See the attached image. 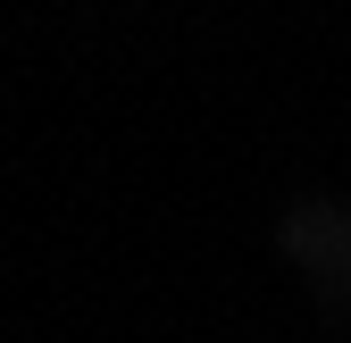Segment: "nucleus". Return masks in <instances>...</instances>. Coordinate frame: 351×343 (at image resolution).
<instances>
[]
</instances>
